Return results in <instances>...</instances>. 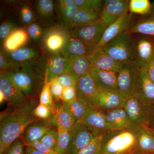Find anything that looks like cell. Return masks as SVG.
Segmentation results:
<instances>
[{"mask_svg":"<svg viewBox=\"0 0 154 154\" xmlns=\"http://www.w3.org/2000/svg\"><path fill=\"white\" fill-rule=\"evenodd\" d=\"M38 103L37 99H32L21 107H10L1 112L0 154H5L11 144L22 137L25 128L29 124L39 120L33 114V109Z\"/></svg>","mask_w":154,"mask_h":154,"instance_id":"6da1fadb","label":"cell"},{"mask_svg":"<svg viewBox=\"0 0 154 154\" xmlns=\"http://www.w3.org/2000/svg\"><path fill=\"white\" fill-rule=\"evenodd\" d=\"M5 71L17 88L29 99H35L39 91L41 92L46 71L42 57L31 63L10 64Z\"/></svg>","mask_w":154,"mask_h":154,"instance_id":"7a4b0ae2","label":"cell"},{"mask_svg":"<svg viewBox=\"0 0 154 154\" xmlns=\"http://www.w3.org/2000/svg\"><path fill=\"white\" fill-rule=\"evenodd\" d=\"M137 151L135 135L127 128L110 130L102 135L101 154H129Z\"/></svg>","mask_w":154,"mask_h":154,"instance_id":"3957f363","label":"cell"},{"mask_svg":"<svg viewBox=\"0 0 154 154\" xmlns=\"http://www.w3.org/2000/svg\"><path fill=\"white\" fill-rule=\"evenodd\" d=\"M102 48L110 57L123 64L132 63L136 59L130 33L127 31L113 38Z\"/></svg>","mask_w":154,"mask_h":154,"instance_id":"277c9868","label":"cell"},{"mask_svg":"<svg viewBox=\"0 0 154 154\" xmlns=\"http://www.w3.org/2000/svg\"><path fill=\"white\" fill-rule=\"evenodd\" d=\"M135 68L133 96L147 106L154 103V83L149 76L147 64L137 59L132 62Z\"/></svg>","mask_w":154,"mask_h":154,"instance_id":"5b68a950","label":"cell"},{"mask_svg":"<svg viewBox=\"0 0 154 154\" xmlns=\"http://www.w3.org/2000/svg\"><path fill=\"white\" fill-rule=\"evenodd\" d=\"M68 28L57 24L47 28L40 45L49 54H60L70 36Z\"/></svg>","mask_w":154,"mask_h":154,"instance_id":"8992f818","label":"cell"},{"mask_svg":"<svg viewBox=\"0 0 154 154\" xmlns=\"http://www.w3.org/2000/svg\"><path fill=\"white\" fill-rule=\"evenodd\" d=\"M123 107L128 117V129L134 131L147 126L148 106L133 96L124 100Z\"/></svg>","mask_w":154,"mask_h":154,"instance_id":"52a82bcc","label":"cell"},{"mask_svg":"<svg viewBox=\"0 0 154 154\" xmlns=\"http://www.w3.org/2000/svg\"><path fill=\"white\" fill-rule=\"evenodd\" d=\"M107 27L105 22L100 19L90 24L76 26L69 29L73 36L95 48L101 40Z\"/></svg>","mask_w":154,"mask_h":154,"instance_id":"ba28073f","label":"cell"},{"mask_svg":"<svg viewBox=\"0 0 154 154\" xmlns=\"http://www.w3.org/2000/svg\"><path fill=\"white\" fill-rule=\"evenodd\" d=\"M80 122L94 137L103 135L112 130L103 111L91 105H88L85 114Z\"/></svg>","mask_w":154,"mask_h":154,"instance_id":"9c48e42d","label":"cell"},{"mask_svg":"<svg viewBox=\"0 0 154 154\" xmlns=\"http://www.w3.org/2000/svg\"><path fill=\"white\" fill-rule=\"evenodd\" d=\"M0 91L4 94L10 107H21L32 99L25 96L17 88L5 70L1 71Z\"/></svg>","mask_w":154,"mask_h":154,"instance_id":"30bf717a","label":"cell"},{"mask_svg":"<svg viewBox=\"0 0 154 154\" xmlns=\"http://www.w3.org/2000/svg\"><path fill=\"white\" fill-rule=\"evenodd\" d=\"M49 81L66 73H71L70 62L61 54H49L42 57Z\"/></svg>","mask_w":154,"mask_h":154,"instance_id":"8fae6325","label":"cell"},{"mask_svg":"<svg viewBox=\"0 0 154 154\" xmlns=\"http://www.w3.org/2000/svg\"><path fill=\"white\" fill-rule=\"evenodd\" d=\"M33 9L38 23L45 28L57 25V21L55 2L52 0H37L34 2Z\"/></svg>","mask_w":154,"mask_h":154,"instance_id":"7c38bea8","label":"cell"},{"mask_svg":"<svg viewBox=\"0 0 154 154\" xmlns=\"http://www.w3.org/2000/svg\"><path fill=\"white\" fill-rule=\"evenodd\" d=\"M135 72L132 63L123 64L121 70L117 74L116 91L124 100L133 96Z\"/></svg>","mask_w":154,"mask_h":154,"instance_id":"4fadbf2b","label":"cell"},{"mask_svg":"<svg viewBox=\"0 0 154 154\" xmlns=\"http://www.w3.org/2000/svg\"><path fill=\"white\" fill-rule=\"evenodd\" d=\"M133 20L132 15L128 14L127 12L113 24L108 26L94 51L102 48L107 42L119 34L128 31L133 25Z\"/></svg>","mask_w":154,"mask_h":154,"instance_id":"5bb4252c","label":"cell"},{"mask_svg":"<svg viewBox=\"0 0 154 154\" xmlns=\"http://www.w3.org/2000/svg\"><path fill=\"white\" fill-rule=\"evenodd\" d=\"M69 132L71 143L67 154H77L95 137L80 122L75 123Z\"/></svg>","mask_w":154,"mask_h":154,"instance_id":"9a60e30c","label":"cell"},{"mask_svg":"<svg viewBox=\"0 0 154 154\" xmlns=\"http://www.w3.org/2000/svg\"><path fill=\"white\" fill-rule=\"evenodd\" d=\"M124 100L116 91L99 90L94 97L93 106L102 111H107L123 107Z\"/></svg>","mask_w":154,"mask_h":154,"instance_id":"2e32d148","label":"cell"},{"mask_svg":"<svg viewBox=\"0 0 154 154\" xmlns=\"http://www.w3.org/2000/svg\"><path fill=\"white\" fill-rule=\"evenodd\" d=\"M88 57L92 66L100 69L118 73L123 66V63L110 57L102 48L93 51Z\"/></svg>","mask_w":154,"mask_h":154,"instance_id":"e0dca14e","label":"cell"},{"mask_svg":"<svg viewBox=\"0 0 154 154\" xmlns=\"http://www.w3.org/2000/svg\"><path fill=\"white\" fill-rule=\"evenodd\" d=\"M129 2L126 0H113L103 8L100 13V19L107 27L112 25L128 11Z\"/></svg>","mask_w":154,"mask_h":154,"instance_id":"ac0fdd59","label":"cell"},{"mask_svg":"<svg viewBox=\"0 0 154 154\" xmlns=\"http://www.w3.org/2000/svg\"><path fill=\"white\" fill-rule=\"evenodd\" d=\"M51 125L59 130H69L76 122L62 102L55 104V108L49 120Z\"/></svg>","mask_w":154,"mask_h":154,"instance_id":"d6986e66","label":"cell"},{"mask_svg":"<svg viewBox=\"0 0 154 154\" xmlns=\"http://www.w3.org/2000/svg\"><path fill=\"white\" fill-rule=\"evenodd\" d=\"M94 49L95 48L88 45L79 38L70 34L68 40L60 54L69 60L78 57L88 56L93 52Z\"/></svg>","mask_w":154,"mask_h":154,"instance_id":"ffe728a7","label":"cell"},{"mask_svg":"<svg viewBox=\"0 0 154 154\" xmlns=\"http://www.w3.org/2000/svg\"><path fill=\"white\" fill-rule=\"evenodd\" d=\"M89 74L98 89L116 91L118 73L93 67Z\"/></svg>","mask_w":154,"mask_h":154,"instance_id":"44dd1931","label":"cell"},{"mask_svg":"<svg viewBox=\"0 0 154 154\" xmlns=\"http://www.w3.org/2000/svg\"><path fill=\"white\" fill-rule=\"evenodd\" d=\"M75 88L77 98L83 99L88 105L93 106L98 88L89 73L78 79Z\"/></svg>","mask_w":154,"mask_h":154,"instance_id":"7402d4cb","label":"cell"},{"mask_svg":"<svg viewBox=\"0 0 154 154\" xmlns=\"http://www.w3.org/2000/svg\"><path fill=\"white\" fill-rule=\"evenodd\" d=\"M53 127L48 120H37L25 128L22 138L25 142L33 143L41 140Z\"/></svg>","mask_w":154,"mask_h":154,"instance_id":"603a6c76","label":"cell"},{"mask_svg":"<svg viewBox=\"0 0 154 154\" xmlns=\"http://www.w3.org/2000/svg\"><path fill=\"white\" fill-rule=\"evenodd\" d=\"M55 6L58 24L69 29L73 17L79 10L74 0H58L55 1Z\"/></svg>","mask_w":154,"mask_h":154,"instance_id":"cb8c5ba5","label":"cell"},{"mask_svg":"<svg viewBox=\"0 0 154 154\" xmlns=\"http://www.w3.org/2000/svg\"><path fill=\"white\" fill-rule=\"evenodd\" d=\"M6 53L10 64L31 63L41 58L40 51L33 47H22L11 52Z\"/></svg>","mask_w":154,"mask_h":154,"instance_id":"d4e9b609","label":"cell"},{"mask_svg":"<svg viewBox=\"0 0 154 154\" xmlns=\"http://www.w3.org/2000/svg\"><path fill=\"white\" fill-rule=\"evenodd\" d=\"M138 151L144 153H154V136L152 130L145 126L134 131Z\"/></svg>","mask_w":154,"mask_h":154,"instance_id":"484cf974","label":"cell"},{"mask_svg":"<svg viewBox=\"0 0 154 154\" xmlns=\"http://www.w3.org/2000/svg\"><path fill=\"white\" fill-rule=\"evenodd\" d=\"M29 38L26 29L18 27L12 31L3 42L4 51L11 52L21 48L28 42Z\"/></svg>","mask_w":154,"mask_h":154,"instance_id":"4316f807","label":"cell"},{"mask_svg":"<svg viewBox=\"0 0 154 154\" xmlns=\"http://www.w3.org/2000/svg\"><path fill=\"white\" fill-rule=\"evenodd\" d=\"M103 112L111 129L127 128L128 125V117L124 107H118Z\"/></svg>","mask_w":154,"mask_h":154,"instance_id":"83f0119b","label":"cell"},{"mask_svg":"<svg viewBox=\"0 0 154 154\" xmlns=\"http://www.w3.org/2000/svg\"><path fill=\"white\" fill-rule=\"evenodd\" d=\"M135 53L137 60L147 64L154 57V41L149 38L140 39L137 44Z\"/></svg>","mask_w":154,"mask_h":154,"instance_id":"f1b7e54d","label":"cell"},{"mask_svg":"<svg viewBox=\"0 0 154 154\" xmlns=\"http://www.w3.org/2000/svg\"><path fill=\"white\" fill-rule=\"evenodd\" d=\"M100 13L79 10L72 19L69 28L87 25L100 19Z\"/></svg>","mask_w":154,"mask_h":154,"instance_id":"f546056e","label":"cell"},{"mask_svg":"<svg viewBox=\"0 0 154 154\" xmlns=\"http://www.w3.org/2000/svg\"><path fill=\"white\" fill-rule=\"evenodd\" d=\"M70 62L71 73L78 78L89 73L93 67L88 56L78 57L69 60Z\"/></svg>","mask_w":154,"mask_h":154,"instance_id":"4dcf8cb0","label":"cell"},{"mask_svg":"<svg viewBox=\"0 0 154 154\" xmlns=\"http://www.w3.org/2000/svg\"><path fill=\"white\" fill-rule=\"evenodd\" d=\"M64 104L76 122L82 121L89 105L85 100L79 98L68 104Z\"/></svg>","mask_w":154,"mask_h":154,"instance_id":"1f68e13d","label":"cell"},{"mask_svg":"<svg viewBox=\"0 0 154 154\" xmlns=\"http://www.w3.org/2000/svg\"><path fill=\"white\" fill-rule=\"evenodd\" d=\"M130 33H139L154 37V19H143L133 24Z\"/></svg>","mask_w":154,"mask_h":154,"instance_id":"d6a6232c","label":"cell"},{"mask_svg":"<svg viewBox=\"0 0 154 154\" xmlns=\"http://www.w3.org/2000/svg\"><path fill=\"white\" fill-rule=\"evenodd\" d=\"M71 143L69 130L58 129V137L55 151L59 154H67Z\"/></svg>","mask_w":154,"mask_h":154,"instance_id":"836d02e7","label":"cell"},{"mask_svg":"<svg viewBox=\"0 0 154 154\" xmlns=\"http://www.w3.org/2000/svg\"><path fill=\"white\" fill-rule=\"evenodd\" d=\"M39 103L46 105L54 111L55 103L50 90L49 82L48 78L47 71H45L44 84L42 89L39 97Z\"/></svg>","mask_w":154,"mask_h":154,"instance_id":"e575fe53","label":"cell"},{"mask_svg":"<svg viewBox=\"0 0 154 154\" xmlns=\"http://www.w3.org/2000/svg\"><path fill=\"white\" fill-rule=\"evenodd\" d=\"M19 17L22 24L26 26L36 22L34 9L30 3H25L21 5L19 10Z\"/></svg>","mask_w":154,"mask_h":154,"instance_id":"d590c367","label":"cell"},{"mask_svg":"<svg viewBox=\"0 0 154 154\" xmlns=\"http://www.w3.org/2000/svg\"><path fill=\"white\" fill-rule=\"evenodd\" d=\"M47 28L35 22L26 26V31L29 38L36 44L40 45Z\"/></svg>","mask_w":154,"mask_h":154,"instance_id":"8d00e7d4","label":"cell"},{"mask_svg":"<svg viewBox=\"0 0 154 154\" xmlns=\"http://www.w3.org/2000/svg\"><path fill=\"white\" fill-rule=\"evenodd\" d=\"M79 10L101 13L103 9V1L101 0H74Z\"/></svg>","mask_w":154,"mask_h":154,"instance_id":"74e56055","label":"cell"},{"mask_svg":"<svg viewBox=\"0 0 154 154\" xmlns=\"http://www.w3.org/2000/svg\"><path fill=\"white\" fill-rule=\"evenodd\" d=\"M151 4L149 0H131L129 2L128 10L132 14L144 16L149 12Z\"/></svg>","mask_w":154,"mask_h":154,"instance_id":"f35d334b","label":"cell"},{"mask_svg":"<svg viewBox=\"0 0 154 154\" xmlns=\"http://www.w3.org/2000/svg\"><path fill=\"white\" fill-rule=\"evenodd\" d=\"M102 135L96 137L88 145L77 154H100L102 149Z\"/></svg>","mask_w":154,"mask_h":154,"instance_id":"ab89813d","label":"cell"},{"mask_svg":"<svg viewBox=\"0 0 154 154\" xmlns=\"http://www.w3.org/2000/svg\"><path fill=\"white\" fill-rule=\"evenodd\" d=\"M17 28L18 27L16 22L11 19H8L2 22L0 25V41L1 44H2L12 31Z\"/></svg>","mask_w":154,"mask_h":154,"instance_id":"60d3db41","label":"cell"},{"mask_svg":"<svg viewBox=\"0 0 154 154\" xmlns=\"http://www.w3.org/2000/svg\"><path fill=\"white\" fill-rule=\"evenodd\" d=\"M53 113V111L50 107L40 103H38L33 110V115L39 120H49Z\"/></svg>","mask_w":154,"mask_h":154,"instance_id":"b9f144b4","label":"cell"},{"mask_svg":"<svg viewBox=\"0 0 154 154\" xmlns=\"http://www.w3.org/2000/svg\"><path fill=\"white\" fill-rule=\"evenodd\" d=\"M26 146L22 138H19L9 146L5 154H26Z\"/></svg>","mask_w":154,"mask_h":154,"instance_id":"7bdbcfd3","label":"cell"},{"mask_svg":"<svg viewBox=\"0 0 154 154\" xmlns=\"http://www.w3.org/2000/svg\"><path fill=\"white\" fill-rule=\"evenodd\" d=\"M58 137V129L53 128L47 133L40 140L42 143L55 150Z\"/></svg>","mask_w":154,"mask_h":154,"instance_id":"ee69618b","label":"cell"},{"mask_svg":"<svg viewBox=\"0 0 154 154\" xmlns=\"http://www.w3.org/2000/svg\"><path fill=\"white\" fill-rule=\"evenodd\" d=\"M56 79L64 88H67L75 87L79 78L72 73H66L60 75Z\"/></svg>","mask_w":154,"mask_h":154,"instance_id":"f6af8a7d","label":"cell"},{"mask_svg":"<svg viewBox=\"0 0 154 154\" xmlns=\"http://www.w3.org/2000/svg\"><path fill=\"white\" fill-rule=\"evenodd\" d=\"M50 90L54 100L58 102L61 99V96L64 87L56 79H54L49 81Z\"/></svg>","mask_w":154,"mask_h":154,"instance_id":"bcb514c9","label":"cell"},{"mask_svg":"<svg viewBox=\"0 0 154 154\" xmlns=\"http://www.w3.org/2000/svg\"><path fill=\"white\" fill-rule=\"evenodd\" d=\"M77 98L76 90L75 87L64 88L61 96L60 100L62 103L65 104H68L72 102Z\"/></svg>","mask_w":154,"mask_h":154,"instance_id":"7dc6e473","label":"cell"},{"mask_svg":"<svg viewBox=\"0 0 154 154\" xmlns=\"http://www.w3.org/2000/svg\"><path fill=\"white\" fill-rule=\"evenodd\" d=\"M26 146L32 147L38 151L45 154H59L55 150L50 148L46 145L42 143L40 141L33 143L25 142Z\"/></svg>","mask_w":154,"mask_h":154,"instance_id":"c3c4849f","label":"cell"},{"mask_svg":"<svg viewBox=\"0 0 154 154\" xmlns=\"http://www.w3.org/2000/svg\"><path fill=\"white\" fill-rule=\"evenodd\" d=\"M147 126L154 129V103L148 106V121Z\"/></svg>","mask_w":154,"mask_h":154,"instance_id":"681fc988","label":"cell"},{"mask_svg":"<svg viewBox=\"0 0 154 154\" xmlns=\"http://www.w3.org/2000/svg\"><path fill=\"white\" fill-rule=\"evenodd\" d=\"M10 63L5 51L1 50L0 51V70L1 71L5 70L8 67Z\"/></svg>","mask_w":154,"mask_h":154,"instance_id":"f907efd6","label":"cell"},{"mask_svg":"<svg viewBox=\"0 0 154 154\" xmlns=\"http://www.w3.org/2000/svg\"><path fill=\"white\" fill-rule=\"evenodd\" d=\"M149 76L154 83V57L147 64Z\"/></svg>","mask_w":154,"mask_h":154,"instance_id":"816d5d0a","label":"cell"},{"mask_svg":"<svg viewBox=\"0 0 154 154\" xmlns=\"http://www.w3.org/2000/svg\"><path fill=\"white\" fill-rule=\"evenodd\" d=\"M144 16V19H154V1L151 4L150 8L147 14Z\"/></svg>","mask_w":154,"mask_h":154,"instance_id":"f5cc1de1","label":"cell"},{"mask_svg":"<svg viewBox=\"0 0 154 154\" xmlns=\"http://www.w3.org/2000/svg\"><path fill=\"white\" fill-rule=\"evenodd\" d=\"M26 154H45L38 151L32 147L29 146H26Z\"/></svg>","mask_w":154,"mask_h":154,"instance_id":"db71d44e","label":"cell"},{"mask_svg":"<svg viewBox=\"0 0 154 154\" xmlns=\"http://www.w3.org/2000/svg\"><path fill=\"white\" fill-rule=\"evenodd\" d=\"M5 102H6V98L4 94L1 91H0V103L2 105Z\"/></svg>","mask_w":154,"mask_h":154,"instance_id":"11a10c76","label":"cell"},{"mask_svg":"<svg viewBox=\"0 0 154 154\" xmlns=\"http://www.w3.org/2000/svg\"><path fill=\"white\" fill-rule=\"evenodd\" d=\"M113 0H105L103 1V8H105L106 6L108 5L110 3L112 2Z\"/></svg>","mask_w":154,"mask_h":154,"instance_id":"9f6ffc18","label":"cell"},{"mask_svg":"<svg viewBox=\"0 0 154 154\" xmlns=\"http://www.w3.org/2000/svg\"><path fill=\"white\" fill-rule=\"evenodd\" d=\"M129 154H144V153L142 152L137 151L133 152Z\"/></svg>","mask_w":154,"mask_h":154,"instance_id":"6f0895ef","label":"cell"},{"mask_svg":"<svg viewBox=\"0 0 154 154\" xmlns=\"http://www.w3.org/2000/svg\"><path fill=\"white\" fill-rule=\"evenodd\" d=\"M152 132L154 136V129L152 130Z\"/></svg>","mask_w":154,"mask_h":154,"instance_id":"680465c9","label":"cell"},{"mask_svg":"<svg viewBox=\"0 0 154 154\" xmlns=\"http://www.w3.org/2000/svg\"><path fill=\"white\" fill-rule=\"evenodd\" d=\"M144 154H154V153H144Z\"/></svg>","mask_w":154,"mask_h":154,"instance_id":"91938a15","label":"cell"},{"mask_svg":"<svg viewBox=\"0 0 154 154\" xmlns=\"http://www.w3.org/2000/svg\"><path fill=\"white\" fill-rule=\"evenodd\" d=\"M106 154V153H105V154Z\"/></svg>","mask_w":154,"mask_h":154,"instance_id":"94428289","label":"cell"}]
</instances>
